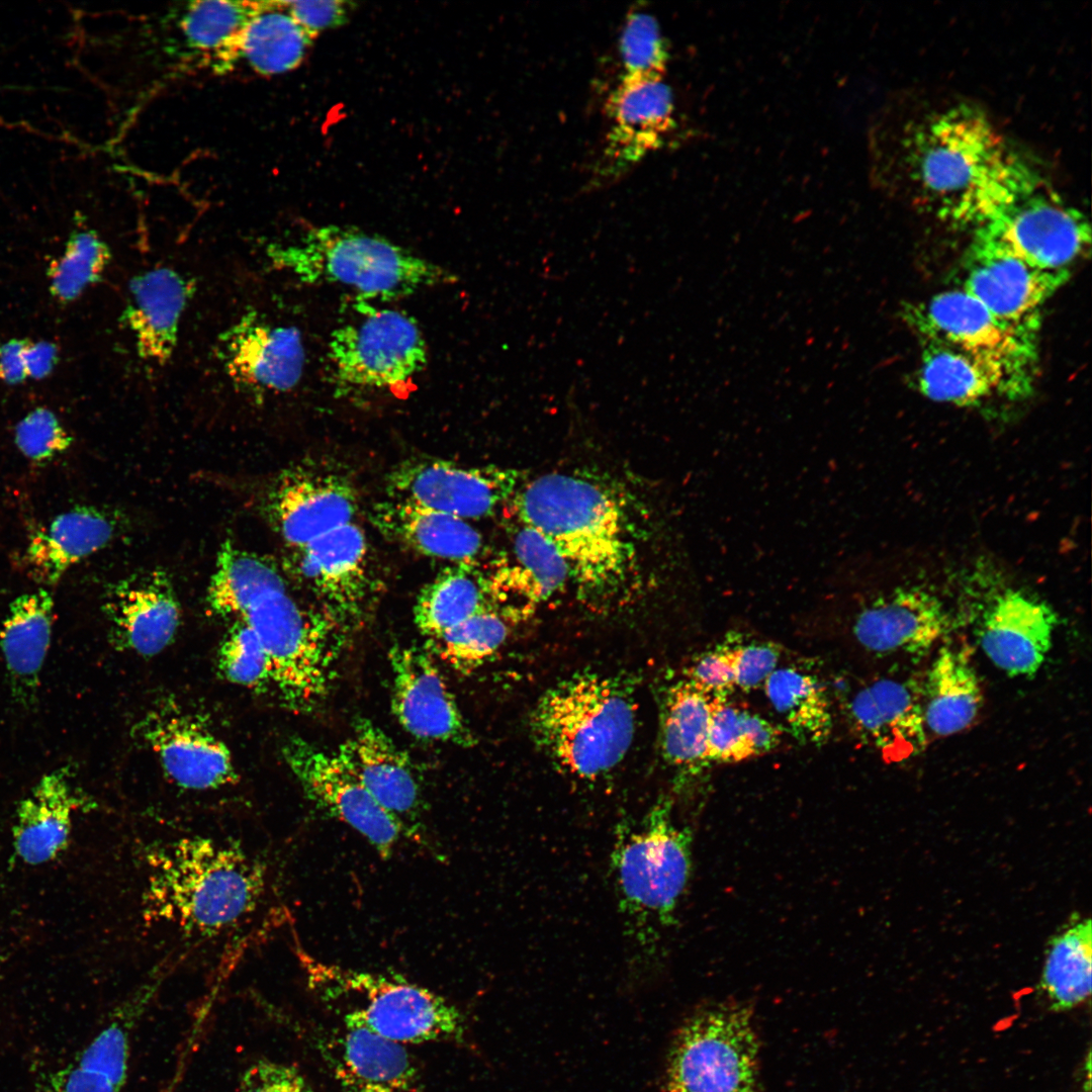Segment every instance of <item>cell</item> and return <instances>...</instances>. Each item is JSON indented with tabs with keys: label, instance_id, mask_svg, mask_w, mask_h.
Segmentation results:
<instances>
[{
	"label": "cell",
	"instance_id": "cell-16",
	"mask_svg": "<svg viewBox=\"0 0 1092 1092\" xmlns=\"http://www.w3.org/2000/svg\"><path fill=\"white\" fill-rule=\"evenodd\" d=\"M519 473L496 466L467 467L413 459L387 477L388 497L412 502L465 521L490 516L517 492Z\"/></svg>",
	"mask_w": 1092,
	"mask_h": 1092
},
{
	"label": "cell",
	"instance_id": "cell-28",
	"mask_svg": "<svg viewBox=\"0 0 1092 1092\" xmlns=\"http://www.w3.org/2000/svg\"><path fill=\"white\" fill-rule=\"evenodd\" d=\"M921 340L917 385L934 401L964 406L995 394L1020 396L1028 390L1006 368L988 358L941 341Z\"/></svg>",
	"mask_w": 1092,
	"mask_h": 1092
},
{
	"label": "cell",
	"instance_id": "cell-41",
	"mask_svg": "<svg viewBox=\"0 0 1092 1092\" xmlns=\"http://www.w3.org/2000/svg\"><path fill=\"white\" fill-rule=\"evenodd\" d=\"M284 583L273 563L226 542L218 553L207 602L216 615L239 621L260 597Z\"/></svg>",
	"mask_w": 1092,
	"mask_h": 1092
},
{
	"label": "cell",
	"instance_id": "cell-31",
	"mask_svg": "<svg viewBox=\"0 0 1092 1092\" xmlns=\"http://www.w3.org/2000/svg\"><path fill=\"white\" fill-rule=\"evenodd\" d=\"M148 1002L136 995L123 1004L72 1061L50 1074L40 1092H122L131 1034Z\"/></svg>",
	"mask_w": 1092,
	"mask_h": 1092
},
{
	"label": "cell",
	"instance_id": "cell-8",
	"mask_svg": "<svg viewBox=\"0 0 1092 1092\" xmlns=\"http://www.w3.org/2000/svg\"><path fill=\"white\" fill-rule=\"evenodd\" d=\"M309 985L329 998L350 996L347 1014L374 1032L401 1044L459 1039L465 1031L460 1011L443 996L387 975L327 964L298 951Z\"/></svg>",
	"mask_w": 1092,
	"mask_h": 1092
},
{
	"label": "cell",
	"instance_id": "cell-56",
	"mask_svg": "<svg viewBox=\"0 0 1092 1092\" xmlns=\"http://www.w3.org/2000/svg\"><path fill=\"white\" fill-rule=\"evenodd\" d=\"M2 966H3V959H2V953L0 951V971L2 969Z\"/></svg>",
	"mask_w": 1092,
	"mask_h": 1092
},
{
	"label": "cell",
	"instance_id": "cell-19",
	"mask_svg": "<svg viewBox=\"0 0 1092 1092\" xmlns=\"http://www.w3.org/2000/svg\"><path fill=\"white\" fill-rule=\"evenodd\" d=\"M220 361L236 385L257 392H285L299 382L305 360L300 332L250 311L220 337Z\"/></svg>",
	"mask_w": 1092,
	"mask_h": 1092
},
{
	"label": "cell",
	"instance_id": "cell-50",
	"mask_svg": "<svg viewBox=\"0 0 1092 1092\" xmlns=\"http://www.w3.org/2000/svg\"><path fill=\"white\" fill-rule=\"evenodd\" d=\"M736 689L750 692L763 687L778 668L781 650L771 642L732 645Z\"/></svg>",
	"mask_w": 1092,
	"mask_h": 1092
},
{
	"label": "cell",
	"instance_id": "cell-38",
	"mask_svg": "<svg viewBox=\"0 0 1092 1092\" xmlns=\"http://www.w3.org/2000/svg\"><path fill=\"white\" fill-rule=\"evenodd\" d=\"M713 704V697L687 678L666 690L660 711V746L669 765L695 772L705 763Z\"/></svg>",
	"mask_w": 1092,
	"mask_h": 1092
},
{
	"label": "cell",
	"instance_id": "cell-6",
	"mask_svg": "<svg viewBox=\"0 0 1092 1092\" xmlns=\"http://www.w3.org/2000/svg\"><path fill=\"white\" fill-rule=\"evenodd\" d=\"M273 266L308 284H339L363 300L399 298L455 281L438 264L393 242L356 228L325 225L296 243L268 249Z\"/></svg>",
	"mask_w": 1092,
	"mask_h": 1092
},
{
	"label": "cell",
	"instance_id": "cell-33",
	"mask_svg": "<svg viewBox=\"0 0 1092 1092\" xmlns=\"http://www.w3.org/2000/svg\"><path fill=\"white\" fill-rule=\"evenodd\" d=\"M334 1069L346 1092H412L418 1077L404 1044L349 1014L344 1016Z\"/></svg>",
	"mask_w": 1092,
	"mask_h": 1092
},
{
	"label": "cell",
	"instance_id": "cell-47",
	"mask_svg": "<svg viewBox=\"0 0 1092 1092\" xmlns=\"http://www.w3.org/2000/svg\"><path fill=\"white\" fill-rule=\"evenodd\" d=\"M228 633L218 650V665L231 682L248 688L270 684V663L256 632L242 621Z\"/></svg>",
	"mask_w": 1092,
	"mask_h": 1092
},
{
	"label": "cell",
	"instance_id": "cell-34",
	"mask_svg": "<svg viewBox=\"0 0 1092 1092\" xmlns=\"http://www.w3.org/2000/svg\"><path fill=\"white\" fill-rule=\"evenodd\" d=\"M54 600L40 587L23 594L10 605L0 632V648L17 696L32 695L51 646Z\"/></svg>",
	"mask_w": 1092,
	"mask_h": 1092
},
{
	"label": "cell",
	"instance_id": "cell-3",
	"mask_svg": "<svg viewBox=\"0 0 1092 1092\" xmlns=\"http://www.w3.org/2000/svg\"><path fill=\"white\" fill-rule=\"evenodd\" d=\"M145 914L186 934L212 936L253 913L265 867L235 841L187 836L149 849Z\"/></svg>",
	"mask_w": 1092,
	"mask_h": 1092
},
{
	"label": "cell",
	"instance_id": "cell-12",
	"mask_svg": "<svg viewBox=\"0 0 1092 1092\" xmlns=\"http://www.w3.org/2000/svg\"><path fill=\"white\" fill-rule=\"evenodd\" d=\"M282 754L307 800L357 831L380 857L389 858L399 840L413 834L375 800L336 751L291 737L284 743Z\"/></svg>",
	"mask_w": 1092,
	"mask_h": 1092
},
{
	"label": "cell",
	"instance_id": "cell-4",
	"mask_svg": "<svg viewBox=\"0 0 1092 1092\" xmlns=\"http://www.w3.org/2000/svg\"><path fill=\"white\" fill-rule=\"evenodd\" d=\"M692 831L675 824L664 798L638 829L618 833L611 870L624 934L638 966L655 962L664 932L675 923L692 872Z\"/></svg>",
	"mask_w": 1092,
	"mask_h": 1092
},
{
	"label": "cell",
	"instance_id": "cell-10",
	"mask_svg": "<svg viewBox=\"0 0 1092 1092\" xmlns=\"http://www.w3.org/2000/svg\"><path fill=\"white\" fill-rule=\"evenodd\" d=\"M1090 226L1035 172L1019 191L976 226L980 243L1050 271L1070 272L1089 251Z\"/></svg>",
	"mask_w": 1092,
	"mask_h": 1092
},
{
	"label": "cell",
	"instance_id": "cell-11",
	"mask_svg": "<svg viewBox=\"0 0 1092 1092\" xmlns=\"http://www.w3.org/2000/svg\"><path fill=\"white\" fill-rule=\"evenodd\" d=\"M362 315L334 330L328 356L341 387L389 389L411 380L428 362L424 335L410 314L373 308L361 299Z\"/></svg>",
	"mask_w": 1092,
	"mask_h": 1092
},
{
	"label": "cell",
	"instance_id": "cell-18",
	"mask_svg": "<svg viewBox=\"0 0 1092 1092\" xmlns=\"http://www.w3.org/2000/svg\"><path fill=\"white\" fill-rule=\"evenodd\" d=\"M391 708L411 735L460 746L475 743L457 702L429 651L395 645L389 651Z\"/></svg>",
	"mask_w": 1092,
	"mask_h": 1092
},
{
	"label": "cell",
	"instance_id": "cell-14",
	"mask_svg": "<svg viewBox=\"0 0 1092 1092\" xmlns=\"http://www.w3.org/2000/svg\"><path fill=\"white\" fill-rule=\"evenodd\" d=\"M1070 275L973 241L963 289L1006 329L1035 343L1044 303Z\"/></svg>",
	"mask_w": 1092,
	"mask_h": 1092
},
{
	"label": "cell",
	"instance_id": "cell-20",
	"mask_svg": "<svg viewBox=\"0 0 1092 1092\" xmlns=\"http://www.w3.org/2000/svg\"><path fill=\"white\" fill-rule=\"evenodd\" d=\"M142 730L164 772L178 787L209 791L237 782L228 745L193 718L180 713H154L145 719Z\"/></svg>",
	"mask_w": 1092,
	"mask_h": 1092
},
{
	"label": "cell",
	"instance_id": "cell-15",
	"mask_svg": "<svg viewBox=\"0 0 1092 1092\" xmlns=\"http://www.w3.org/2000/svg\"><path fill=\"white\" fill-rule=\"evenodd\" d=\"M905 316L920 339L941 341L988 358L1030 387L1035 343L1006 329L964 289L935 294L908 307Z\"/></svg>",
	"mask_w": 1092,
	"mask_h": 1092
},
{
	"label": "cell",
	"instance_id": "cell-25",
	"mask_svg": "<svg viewBox=\"0 0 1092 1092\" xmlns=\"http://www.w3.org/2000/svg\"><path fill=\"white\" fill-rule=\"evenodd\" d=\"M106 609L116 644L145 657L165 650L180 625L177 597L169 576L161 569L116 584Z\"/></svg>",
	"mask_w": 1092,
	"mask_h": 1092
},
{
	"label": "cell",
	"instance_id": "cell-32",
	"mask_svg": "<svg viewBox=\"0 0 1092 1092\" xmlns=\"http://www.w3.org/2000/svg\"><path fill=\"white\" fill-rule=\"evenodd\" d=\"M115 525L104 512L79 507L63 512L28 538L22 562L41 587L54 585L77 563L104 548Z\"/></svg>",
	"mask_w": 1092,
	"mask_h": 1092
},
{
	"label": "cell",
	"instance_id": "cell-2",
	"mask_svg": "<svg viewBox=\"0 0 1092 1092\" xmlns=\"http://www.w3.org/2000/svg\"><path fill=\"white\" fill-rule=\"evenodd\" d=\"M513 502L518 520L560 552L583 599L603 603L626 587L636 548L626 511L607 486L551 472L520 486Z\"/></svg>",
	"mask_w": 1092,
	"mask_h": 1092
},
{
	"label": "cell",
	"instance_id": "cell-35",
	"mask_svg": "<svg viewBox=\"0 0 1092 1092\" xmlns=\"http://www.w3.org/2000/svg\"><path fill=\"white\" fill-rule=\"evenodd\" d=\"M983 704L980 680L966 654L943 647L925 677L922 713L926 731L949 736L968 728Z\"/></svg>",
	"mask_w": 1092,
	"mask_h": 1092
},
{
	"label": "cell",
	"instance_id": "cell-23",
	"mask_svg": "<svg viewBox=\"0 0 1092 1092\" xmlns=\"http://www.w3.org/2000/svg\"><path fill=\"white\" fill-rule=\"evenodd\" d=\"M375 800L415 834L421 790L408 755L372 721L359 718L336 750Z\"/></svg>",
	"mask_w": 1092,
	"mask_h": 1092
},
{
	"label": "cell",
	"instance_id": "cell-46",
	"mask_svg": "<svg viewBox=\"0 0 1092 1092\" xmlns=\"http://www.w3.org/2000/svg\"><path fill=\"white\" fill-rule=\"evenodd\" d=\"M623 79L662 78L667 49L656 20L644 12L631 13L620 37Z\"/></svg>",
	"mask_w": 1092,
	"mask_h": 1092
},
{
	"label": "cell",
	"instance_id": "cell-40",
	"mask_svg": "<svg viewBox=\"0 0 1092 1092\" xmlns=\"http://www.w3.org/2000/svg\"><path fill=\"white\" fill-rule=\"evenodd\" d=\"M763 689L796 739L814 745L828 740L833 727L831 705L816 676L794 667L777 668Z\"/></svg>",
	"mask_w": 1092,
	"mask_h": 1092
},
{
	"label": "cell",
	"instance_id": "cell-37",
	"mask_svg": "<svg viewBox=\"0 0 1092 1092\" xmlns=\"http://www.w3.org/2000/svg\"><path fill=\"white\" fill-rule=\"evenodd\" d=\"M1092 930L1090 918L1073 915L1050 939L1038 989L1050 1009L1065 1011L1091 994Z\"/></svg>",
	"mask_w": 1092,
	"mask_h": 1092
},
{
	"label": "cell",
	"instance_id": "cell-24",
	"mask_svg": "<svg viewBox=\"0 0 1092 1092\" xmlns=\"http://www.w3.org/2000/svg\"><path fill=\"white\" fill-rule=\"evenodd\" d=\"M194 292V281L169 267L150 269L130 279L120 322L129 330L142 359L158 365L171 359L181 318Z\"/></svg>",
	"mask_w": 1092,
	"mask_h": 1092
},
{
	"label": "cell",
	"instance_id": "cell-49",
	"mask_svg": "<svg viewBox=\"0 0 1092 1092\" xmlns=\"http://www.w3.org/2000/svg\"><path fill=\"white\" fill-rule=\"evenodd\" d=\"M14 441L26 459L43 463L68 451L73 438L51 410L37 407L18 422Z\"/></svg>",
	"mask_w": 1092,
	"mask_h": 1092
},
{
	"label": "cell",
	"instance_id": "cell-51",
	"mask_svg": "<svg viewBox=\"0 0 1092 1092\" xmlns=\"http://www.w3.org/2000/svg\"><path fill=\"white\" fill-rule=\"evenodd\" d=\"M687 679L713 698L727 699L735 689L732 645L703 653L688 669Z\"/></svg>",
	"mask_w": 1092,
	"mask_h": 1092
},
{
	"label": "cell",
	"instance_id": "cell-22",
	"mask_svg": "<svg viewBox=\"0 0 1092 1092\" xmlns=\"http://www.w3.org/2000/svg\"><path fill=\"white\" fill-rule=\"evenodd\" d=\"M948 617L941 602L919 587L898 588L876 598L856 614L852 632L877 654L922 655L941 638Z\"/></svg>",
	"mask_w": 1092,
	"mask_h": 1092
},
{
	"label": "cell",
	"instance_id": "cell-29",
	"mask_svg": "<svg viewBox=\"0 0 1092 1092\" xmlns=\"http://www.w3.org/2000/svg\"><path fill=\"white\" fill-rule=\"evenodd\" d=\"M369 519L385 539L428 557L474 562L482 549L467 521L412 502L388 497L372 507Z\"/></svg>",
	"mask_w": 1092,
	"mask_h": 1092
},
{
	"label": "cell",
	"instance_id": "cell-1",
	"mask_svg": "<svg viewBox=\"0 0 1092 1092\" xmlns=\"http://www.w3.org/2000/svg\"><path fill=\"white\" fill-rule=\"evenodd\" d=\"M900 154L920 199L941 218L975 228L1034 173L984 113L964 104L918 119L905 131Z\"/></svg>",
	"mask_w": 1092,
	"mask_h": 1092
},
{
	"label": "cell",
	"instance_id": "cell-53",
	"mask_svg": "<svg viewBox=\"0 0 1092 1092\" xmlns=\"http://www.w3.org/2000/svg\"><path fill=\"white\" fill-rule=\"evenodd\" d=\"M285 3L292 17L312 39L323 30L345 23L349 12V3L345 1H286Z\"/></svg>",
	"mask_w": 1092,
	"mask_h": 1092
},
{
	"label": "cell",
	"instance_id": "cell-39",
	"mask_svg": "<svg viewBox=\"0 0 1092 1092\" xmlns=\"http://www.w3.org/2000/svg\"><path fill=\"white\" fill-rule=\"evenodd\" d=\"M473 564L461 562L445 567L420 592L414 608V619L419 631L429 641L490 604L487 579Z\"/></svg>",
	"mask_w": 1092,
	"mask_h": 1092
},
{
	"label": "cell",
	"instance_id": "cell-45",
	"mask_svg": "<svg viewBox=\"0 0 1092 1092\" xmlns=\"http://www.w3.org/2000/svg\"><path fill=\"white\" fill-rule=\"evenodd\" d=\"M519 522L513 537L514 552L543 602L561 590L570 579L568 566L551 541L533 527Z\"/></svg>",
	"mask_w": 1092,
	"mask_h": 1092
},
{
	"label": "cell",
	"instance_id": "cell-55",
	"mask_svg": "<svg viewBox=\"0 0 1092 1092\" xmlns=\"http://www.w3.org/2000/svg\"><path fill=\"white\" fill-rule=\"evenodd\" d=\"M58 361V348L47 341L30 342L26 350V369L28 377L46 378Z\"/></svg>",
	"mask_w": 1092,
	"mask_h": 1092
},
{
	"label": "cell",
	"instance_id": "cell-27",
	"mask_svg": "<svg viewBox=\"0 0 1092 1092\" xmlns=\"http://www.w3.org/2000/svg\"><path fill=\"white\" fill-rule=\"evenodd\" d=\"M904 681L881 678L859 690L848 705L858 736L882 755L899 761L920 752L926 742L922 705Z\"/></svg>",
	"mask_w": 1092,
	"mask_h": 1092
},
{
	"label": "cell",
	"instance_id": "cell-44",
	"mask_svg": "<svg viewBox=\"0 0 1092 1092\" xmlns=\"http://www.w3.org/2000/svg\"><path fill=\"white\" fill-rule=\"evenodd\" d=\"M112 258L108 245L93 230L74 231L63 254L48 268L51 294L63 303L76 300L102 277Z\"/></svg>",
	"mask_w": 1092,
	"mask_h": 1092
},
{
	"label": "cell",
	"instance_id": "cell-21",
	"mask_svg": "<svg viewBox=\"0 0 1092 1092\" xmlns=\"http://www.w3.org/2000/svg\"><path fill=\"white\" fill-rule=\"evenodd\" d=\"M1057 619L1042 601L1019 590L996 596L980 624V644L987 657L1011 676L1034 674L1051 646Z\"/></svg>",
	"mask_w": 1092,
	"mask_h": 1092
},
{
	"label": "cell",
	"instance_id": "cell-54",
	"mask_svg": "<svg viewBox=\"0 0 1092 1092\" xmlns=\"http://www.w3.org/2000/svg\"><path fill=\"white\" fill-rule=\"evenodd\" d=\"M29 341L11 339L0 343V380L16 385L23 382L27 375L26 350Z\"/></svg>",
	"mask_w": 1092,
	"mask_h": 1092
},
{
	"label": "cell",
	"instance_id": "cell-30",
	"mask_svg": "<svg viewBox=\"0 0 1092 1092\" xmlns=\"http://www.w3.org/2000/svg\"><path fill=\"white\" fill-rule=\"evenodd\" d=\"M82 803L67 768L42 776L17 806L12 829L15 855L29 866L58 857L70 842L73 816Z\"/></svg>",
	"mask_w": 1092,
	"mask_h": 1092
},
{
	"label": "cell",
	"instance_id": "cell-42",
	"mask_svg": "<svg viewBox=\"0 0 1092 1092\" xmlns=\"http://www.w3.org/2000/svg\"><path fill=\"white\" fill-rule=\"evenodd\" d=\"M510 622L500 610L488 604L429 644L452 668L469 673L502 647L509 635Z\"/></svg>",
	"mask_w": 1092,
	"mask_h": 1092
},
{
	"label": "cell",
	"instance_id": "cell-52",
	"mask_svg": "<svg viewBox=\"0 0 1092 1092\" xmlns=\"http://www.w3.org/2000/svg\"><path fill=\"white\" fill-rule=\"evenodd\" d=\"M240 1092H309L300 1072L287 1064L260 1060L244 1073Z\"/></svg>",
	"mask_w": 1092,
	"mask_h": 1092
},
{
	"label": "cell",
	"instance_id": "cell-5",
	"mask_svg": "<svg viewBox=\"0 0 1092 1092\" xmlns=\"http://www.w3.org/2000/svg\"><path fill=\"white\" fill-rule=\"evenodd\" d=\"M635 712L633 687L623 677L577 673L543 694L531 713L530 730L559 768L594 781L626 755Z\"/></svg>",
	"mask_w": 1092,
	"mask_h": 1092
},
{
	"label": "cell",
	"instance_id": "cell-36",
	"mask_svg": "<svg viewBox=\"0 0 1092 1092\" xmlns=\"http://www.w3.org/2000/svg\"><path fill=\"white\" fill-rule=\"evenodd\" d=\"M312 38L301 28L286 3L261 2L247 21L222 64L245 60L257 73L276 75L291 71L303 61Z\"/></svg>",
	"mask_w": 1092,
	"mask_h": 1092
},
{
	"label": "cell",
	"instance_id": "cell-48",
	"mask_svg": "<svg viewBox=\"0 0 1092 1092\" xmlns=\"http://www.w3.org/2000/svg\"><path fill=\"white\" fill-rule=\"evenodd\" d=\"M744 713L745 710L727 699L714 698L705 762L730 763L755 757L747 735Z\"/></svg>",
	"mask_w": 1092,
	"mask_h": 1092
},
{
	"label": "cell",
	"instance_id": "cell-9",
	"mask_svg": "<svg viewBox=\"0 0 1092 1092\" xmlns=\"http://www.w3.org/2000/svg\"><path fill=\"white\" fill-rule=\"evenodd\" d=\"M667 1084L669 1092H757L752 1010L725 1002L694 1013L672 1043Z\"/></svg>",
	"mask_w": 1092,
	"mask_h": 1092
},
{
	"label": "cell",
	"instance_id": "cell-17",
	"mask_svg": "<svg viewBox=\"0 0 1092 1092\" xmlns=\"http://www.w3.org/2000/svg\"><path fill=\"white\" fill-rule=\"evenodd\" d=\"M358 506L351 478L329 463L285 471L269 496L273 524L291 549L352 523Z\"/></svg>",
	"mask_w": 1092,
	"mask_h": 1092
},
{
	"label": "cell",
	"instance_id": "cell-13",
	"mask_svg": "<svg viewBox=\"0 0 1092 1092\" xmlns=\"http://www.w3.org/2000/svg\"><path fill=\"white\" fill-rule=\"evenodd\" d=\"M291 568L320 610L345 631L363 621L375 582L368 542L358 525L349 523L293 548Z\"/></svg>",
	"mask_w": 1092,
	"mask_h": 1092
},
{
	"label": "cell",
	"instance_id": "cell-7",
	"mask_svg": "<svg viewBox=\"0 0 1092 1092\" xmlns=\"http://www.w3.org/2000/svg\"><path fill=\"white\" fill-rule=\"evenodd\" d=\"M239 621L258 635L280 700L295 711L317 707L332 686L346 631L320 609L301 606L286 583L264 594Z\"/></svg>",
	"mask_w": 1092,
	"mask_h": 1092
},
{
	"label": "cell",
	"instance_id": "cell-43",
	"mask_svg": "<svg viewBox=\"0 0 1092 1092\" xmlns=\"http://www.w3.org/2000/svg\"><path fill=\"white\" fill-rule=\"evenodd\" d=\"M260 5L261 2L193 1L184 9L179 29L188 48L212 52L223 62L235 39Z\"/></svg>",
	"mask_w": 1092,
	"mask_h": 1092
},
{
	"label": "cell",
	"instance_id": "cell-26",
	"mask_svg": "<svg viewBox=\"0 0 1092 1092\" xmlns=\"http://www.w3.org/2000/svg\"><path fill=\"white\" fill-rule=\"evenodd\" d=\"M612 119L605 160L611 174L661 146L674 127V101L662 78L623 79L608 102Z\"/></svg>",
	"mask_w": 1092,
	"mask_h": 1092
}]
</instances>
